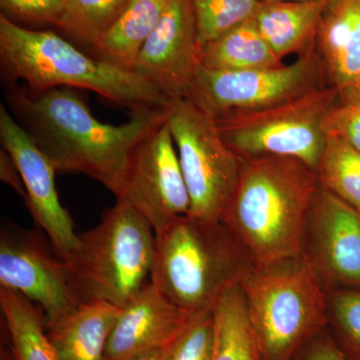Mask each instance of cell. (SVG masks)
Segmentation results:
<instances>
[{"instance_id": "6da1fadb", "label": "cell", "mask_w": 360, "mask_h": 360, "mask_svg": "<svg viewBox=\"0 0 360 360\" xmlns=\"http://www.w3.org/2000/svg\"><path fill=\"white\" fill-rule=\"evenodd\" d=\"M6 108L58 172H78L117 193L139 144L167 122L169 106L130 113L129 122L108 124L92 115L77 89L32 91L6 85Z\"/></svg>"}, {"instance_id": "7a4b0ae2", "label": "cell", "mask_w": 360, "mask_h": 360, "mask_svg": "<svg viewBox=\"0 0 360 360\" xmlns=\"http://www.w3.org/2000/svg\"><path fill=\"white\" fill-rule=\"evenodd\" d=\"M319 184L316 172L295 158L241 160L238 186L222 222L255 266L302 255Z\"/></svg>"}, {"instance_id": "3957f363", "label": "cell", "mask_w": 360, "mask_h": 360, "mask_svg": "<svg viewBox=\"0 0 360 360\" xmlns=\"http://www.w3.org/2000/svg\"><path fill=\"white\" fill-rule=\"evenodd\" d=\"M0 68L6 85L32 91L70 87L96 92L130 113L168 108L172 99L134 71L90 56L51 30H33L0 14Z\"/></svg>"}, {"instance_id": "277c9868", "label": "cell", "mask_w": 360, "mask_h": 360, "mask_svg": "<svg viewBox=\"0 0 360 360\" xmlns=\"http://www.w3.org/2000/svg\"><path fill=\"white\" fill-rule=\"evenodd\" d=\"M125 201L103 213L101 224L78 233L70 259L71 288L80 303L103 302L122 309L150 283L155 233Z\"/></svg>"}, {"instance_id": "5b68a950", "label": "cell", "mask_w": 360, "mask_h": 360, "mask_svg": "<svg viewBox=\"0 0 360 360\" xmlns=\"http://www.w3.org/2000/svg\"><path fill=\"white\" fill-rule=\"evenodd\" d=\"M238 245L222 221L179 217L155 233L151 283L189 314L212 309L245 270Z\"/></svg>"}, {"instance_id": "8992f818", "label": "cell", "mask_w": 360, "mask_h": 360, "mask_svg": "<svg viewBox=\"0 0 360 360\" xmlns=\"http://www.w3.org/2000/svg\"><path fill=\"white\" fill-rule=\"evenodd\" d=\"M262 360H290L326 321V295L309 257L245 269L239 277Z\"/></svg>"}, {"instance_id": "52a82bcc", "label": "cell", "mask_w": 360, "mask_h": 360, "mask_svg": "<svg viewBox=\"0 0 360 360\" xmlns=\"http://www.w3.org/2000/svg\"><path fill=\"white\" fill-rule=\"evenodd\" d=\"M340 97L329 85L265 110L215 120L226 146L240 160L279 156L302 161L316 172L326 135L323 122Z\"/></svg>"}, {"instance_id": "ba28073f", "label": "cell", "mask_w": 360, "mask_h": 360, "mask_svg": "<svg viewBox=\"0 0 360 360\" xmlns=\"http://www.w3.org/2000/svg\"><path fill=\"white\" fill-rule=\"evenodd\" d=\"M167 122L191 196L189 215L222 221L238 186L240 158L220 136L214 118L186 97L172 101Z\"/></svg>"}, {"instance_id": "9c48e42d", "label": "cell", "mask_w": 360, "mask_h": 360, "mask_svg": "<svg viewBox=\"0 0 360 360\" xmlns=\"http://www.w3.org/2000/svg\"><path fill=\"white\" fill-rule=\"evenodd\" d=\"M323 85L328 84L314 47L291 65L236 71L200 66L186 97L219 120L272 108Z\"/></svg>"}, {"instance_id": "30bf717a", "label": "cell", "mask_w": 360, "mask_h": 360, "mask_svg": "<svg viewBox=\"0 0 360 360\" xmlns=\"http://www.w3.org/2000/svg\"><path fill=\"white\" fill-rule=\"evenodd\" d=\"M0 285L37 303L45 326L77 309L70 267L41 229H25L4 222L0 231Z\"/></svg>"}, {"instance_id": "8fae6325", "label": "cell", "mask_w": 360, "mask_h": 360, "mask_svg": "<svg viewBox=\"0 0 360 360\" xmlns=\"http://www.w3.org/2000/svg\"><path fill=\"white\" fill-rule=\"evenodd\" d=\"M115 196L141 213L155 233L189 214L191 196L167 122L134 149Z\"/></svg>"}, {"instance_id": "7c38bea8", "label": "cell", "mask_w": 360, "mask_h": 360, "mask_svg": "<svg viewBox=\"0 0 360 360\" xmlns=\"http://www.w3.org/2000/svg\"><path fill=\"white\" fill-rule=\"evenodd\" d=\"M2 148L13 158L25 184V205L35 224L46 234L65 262L78 245V233L70 212L59 200L56 167L30 135L16 122L6 104H0Z\"/></svg>"}, {"instance_id": "4fadbf2b", "label": "cell", "mask_w": 360, "mask_h": 360, "mask_svg": "<svg viewBox=\"0 0 360 360\" xmlns=\"http://www.w3.org/2000/svg\"><path fill=\"white\" fill-rule=\"evenodd\" d=\"M193 0H172L139 52L134 72L174 101L186 97L200 68Z\"/></svg>"}, {"instance_id": "5bb4252c", "label": "cell", "mask_w": 360, "mask_h": 360, "mask_svg": "<svg viewBox=\"0 0 360 360\" xmlns=\"http://www.w3.org/2000/svg\"><path fill=\"white\" fill-rule=\"evenodd\" d=\"M314 260L333 283L360 288V213L319 184L310 208Z\"/></svg>"}, {"instance_id": "9a60e30c", "label": "cell", "mask_w": 360, "mask_h": 360, "mask_svg": "<svg viewBox=\"0 0 360 360\" xmlns=\"http://www.w3.org/2000/svg\"><path fill=\"white\" fill-rule=\"evenodd\" d=\"M193 314L168 300L150 281L120 309L103 360H129L169 347Z\"/></svg>"}, {"instance_id": "2e32d148", "label": "cell", "mask_w": 360, "mask_h": 360, "mask_svg": "<svg viewBox=\"0 0 360 360\" xmlns=\"http://www.w3.org/2000/svg\"><path fill=\"white\" fill-rule=\"evenodd\" d=\"M326 84L340 96L360 94V0H330L315 39Z\"/></svg>"}, {"instance_id": "e0dca14e", "label": "cell", "mask_w": 360, "mask_h": 360, "mask_svg": "<svg viewBox=\"0 0 360 360\" xmlns=\"http://www.w3.org/2000/svg\"><path fill=\"white\" fill-rule=\"evenodd\" d=\"M330 0L311 2L262 1L253 22L281 60L314 49L324 9Z\"/></svg>"}, {"instance_id": "ac0fdd59", "label": "cell", "mask_w": 360, "mask_h": 360, "mask_svg": "<svg viewBox=\"0 0 360 360\" xmlns=\"http://www.w3.org/2000/svg\"><path fill=\"white\" fill-rule=\"evenodd\" d=\"M120 309L103 302L82 303L51 326H45L60 360H103Z\"/></svg>"}, {"instance_id": "d6986e66", "label": "cell", "mask_w": 360, "mask_h": 360, "mask_svg": "<svg viewBox=\"0 0 360 360\" xmlns=\"http://www.w3.org/2000/svg\"><path fill=\"white\" fill-rule=\"evenodd\" d=\"M172 0H134L115 25L87 52L110 65L134 71L142 46Z\"/></svg>"}, {"instance_id": "ffe728a7", "label": "cell", "mask_w": 360, "mask_h": 360, "mask_svg": "<svg viewBox=\"0 0 360 360\" xmlns=\"http://www.w3.org/2000/svg\"><path fill=\"white\" fill-rule=\"evenodd\" d=\"M212 310L214 345L212 360H262L239 279L220 295Z\"/></svg>"}, {"instance_id": "44dd1931", "label": "cell", "mask_w": 360, "mask_h": 360, "mask_svg": "<svg viewBox=\"0 0 360 360\" xmlns=\"http://www.w3.org/2000/svg\"><path fill=\"white\" fill-rule=\"evenodd\" d=\"M0 309L9 343L18 360H60L52 345L39 305L0 285Z\"/></svg>"}, {"instance_id": "7402d4cb", "label": "cell", "mask_w": 360, "mask_h": 360, "mask_svg": "<svg viewBox=\"0 0 360 360\" xmlns=\"http://www.w3.org/2000/svg\"><path fill=\"white\" fill-rule=\"evenodd\" d=\"M200 60L202 68L219 71L271 68L283 63L258 32L253 20L202 45Z\"/></svg>"}, {"instance_id": "603a6c76", "label": "cell", "mask_w": 360, "mask_h": 360, "mask_svg": "<svg viewBox=\"0 0 360 360\" xmlns=\"http://www.w3.org/2000/svg\"><path fill=\"white\" fill-rule=\"evenodd\" d=\"M134 0H65L56 27L72 44L91 51Z\"/></svg>"}, {"instance_id": "cb8c5ba5", "label": "cell", "mask_w": 360, "mask_h": 360, "mask_svg": "<svg viewBox=\"0 0 360 360\" xmlns=\"http://www.w3.org/2000/svg\"><path fill=\"white\" fill-rule=\"evenodd\" d=\"M319 182L360 213V153L336 135L328 134L319 168Z\"/></svg>"}, {"instance_id": "d4e9b609", "label": "cell", "mask_w": 360, "mask_h": 360, "mask_svg": "<svg viewBox=\"0 0 360 360\" xmlns=\"http://www.w3.org/2000/svg\"><path fill=\"white\" fill-rule=\"evenodd\" d=\"M193 4L201 47L252 20L262 0H193Z\"/></svg>"}, {"instance_id": "484cf974", "label": "cell", "mask_w": 360, "mask_h": 360, "mask_svg": "<svg viewBox=\"0 0 360 360\" xmlns=\"http://www.w3.org/2000/svg\"><path fill=\"white\" fill-rule=\"evenodd\" d=\"M214 345L212 309L195 312L165 350L162 360H212Z\"/></svg>"}, {"instance_id": "4316f807", "label": "cell", "mask_w": 360, "mask_h": 360, "mask_svg": "<svg viewBox=\"0 0 360 360\" xmlns=\"http://www.w3.org/2000/svg\"><path fill=\"white\" fill-rule=\"evenodd\" d=\"M326 135H336L360 153V94L340 96L323 122Z\"/></svg>"}, {"instance_id": "83f0119b", "label": "cell", "mask_w": 360, "mask_h": 360, "mask_svg": "<svg viewBox=\"0 0 360 360\" xmlns=\"http://www.w3.org/2000/svg\"><path fill=\"white\" fill-rule=\"evenodd\" d=\"M331 309L352 352L360 354V288L335 291Z\"/></svg>"}, {"instance_id": "f1b7e54d", "label": "cell", "mask_w": 360, "mask_h": 360, "mask_svg": "<svg viewBox=\"0 0 360 360\" xmlns=\"http://www.w3.org/2000/svg\"><path fill=\"white\" fill-rule=\"evenodd\" d=\"M2 9L18 20L56 26L65 0H0Z\"/></svg>"}, {"instance_id": "f546056e", "label": "cell", "mask_w": 360, "mask_h": 360, "mask_svg": "<svg viewBox=\"0 0 360 360\" xmlns=\"http://www.w3.org/2000/svg\"><path fill=\"white\" fill-rule=\"evenodd\" d=\"M0 179L4 184L11 186L16 193L20 194L21 198L25 200V187L20 169L4 148L0 150Z\"/></svg>"}, {"instance_id": "4dcf8cb0", "label": "cell", "mask_w": 360, "mask_h": 360, "mask_svg": "<svg viewBox=\"0 0 360 360\" xmlns=\"http://www.w3.org/2000/svg\"><path fill=\"white\" fill-rule=\"evenodd\" d=\"M304 360H348L331 342H321L311 348Z\"/></svg>"}, {"instance_id": "1f68e13d", "label": "cell", "mask_w": 360, "mask_h": 360, "mask_svg": "<svg viewBox=\"0 0 360 360\" xmlns=\"http://www.w3.org/2000/svg\"><path fill=\"white\" fill-rule=\"evenodd\" d=\"M167 348L150 350V352L136 355V356L132 357V359L129 360H162L163 355H165Z\"/></svg>"}, {"instance_id": "d6a6232c", "label": "cell", "mask_w": 360, "mask_h": 360, "mask_svg": "<svg viewBox=\"0 0 360 360\" xmlns=\"http://www.w3.org/2000/svg\"><path fill=\"white\" fill-rule=\"evenodd\" d=\"M0 360H18L11 347V343L4 340L2 341L1 347H0Z\"/></svg>"}, {"instance_id": "836d02e7", "label": "cell", "mask_w": 360, "mask_h": 360, "mask_svg": "<svg viewBox=\"0 0 360 360\" xmlns=\"http://www.w3.org/2000/svg\"><path fill=\"white\" fill-rule=\"evenodd\" d=\"M264 2H276V1H288V2H311L322 1V0H262Z\"/></svg>"}, {"instance_id": "e575fe53", "label": "cell", "mask_w": 360, "mask_h": 360, "mask_svg": "<svg viewBox=\"0 0 360 360\" xmlns=\"http://www.w3.org/2000/svg\"><path fill=\"white\" fill-rule=\"evenodd\" d=\"M352 360H360V354H357V352H352Z\"/></svg>"}]
</instances>
